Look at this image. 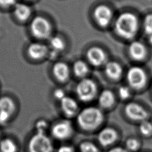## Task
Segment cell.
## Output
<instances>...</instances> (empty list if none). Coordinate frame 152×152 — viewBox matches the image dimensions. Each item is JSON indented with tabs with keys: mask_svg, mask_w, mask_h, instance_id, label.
Listing matches in <instances>:
<instances>
[{
	"mask_svg": "<svg viewBox=\"0 0 152 152\" xmlns=\"http://www.w3.org/2000/svg\"><path fill=\"white\" fill-rule=\"evenodd\" d=\"M103 111L99 107L87 106L80 110L75 117L77 126L83 131L91 132L98 129L104 121Z\"/></svg>",
	"mask_w": 152,
	"mask_h": 152,
	"instance_id": "obj_1",
	"label": "cell"
},
{
	"mask_svg": "<svg viewBox=\"0 0 152 152\" xmlns=\"http://www.w3.org/2000/svg\"><path fill=\"white\" fill-rule=\"evenodd\" d=\"M138 20L135 15L126 12L120 14L116 20L115 30L116 33L125 39H131L137 34Z\"/></svg>",
	"mask_w": 152,
	"mask_h": 152,
	"instance_id": "obj_2",
	"label": "cell"
},
{
	"mask_svg": "<svg viewBox=\"0 0 152 152\" xmlns=\"http://www.w3.org/2000/svg\"><path fill=\"white\" fill-rule=\"evenodd\" d=\"M27 148V152H53L54 146L46 133L36 132L30 137Z\"/></svg>",
	"mask_w": 152,
	"mask_h": 152,
	"instance_id": "obj_3",
	"label": "cell"
},
{
	"mask_svg": "<svg viewBox=\"0 0 152 152\" xmlns=\"http://www.w3.org/2000/svg\"><path fill=\"white\" fill-rule=\"evenodd\" d=\"M75 93L80 101L85 103L91 102L96 97L97 85L93 80L84 78L76 86Z\"/></svg>",
	"mask_w": 152,
	"mask_h": 152,
	"instance_id": "obj_4",
	"label": "cell"
},
{
	"mask_svg": "<svg viewBox=\"0 0 152 152\" xmlns=\"http://www.w3.org/2000/svg\"><path fill=\"white\" fill-rule=\"evenodd\" d=\"M124 113L126 118L138 124L144 121L149 120L150 118V114L147 109L141 104L132 102L125 104Z\"/></svg>",
	"mask_w": 152,
	"mask_h": 152,
	"instance_id": "obj_5",
	"label": "cell"
},
{
	"mask_svg": "<svg viewBox=\"0 0 152 152\" xmlns=\"http://www.w3.org/2000/svg\"><path fill=\"white\" fill-rule=\"evenodd\" d=\"M52 137L58 141L69 139L74 134V127L69 119H65L54 123L50 129Z\"/></svg>",
	"mask_w": 152,
	"mask_h": 152,
	"instance_id": "obj_6",
	"label": "cell"
},
{
	"mask_svg": "<svg viewBox=\"0 0 152 152\" xmlns=\"http://www.w3.org/2000/svg\"><path fill=\"white\" fill-rule=\"evenodd\" d=\"M30 27L33 35L39 39L49 37L52 31V26L49 21L42 16L35 17L31 20Z\"/></svg>",
	"mask_w": 152,
	"mask_h": 152,
	"instance_id": "obj_7",
	"label": "cell"
},
{
	"mask_svg": "<svg viewBox=\"0 0 152 152\" xmlns=\"http://www.w3.org/2000/svg\"><path fill=\"white\" fill-rule=\"evenodd\" d=\"M126 80L131 88L138 90L145 86L147 83V75L142 68L133 66L127 71Z\"/></svg>",
	"mask_w": 152,
	"mask_h": 152,
	"instance_id": "obj_8",
	"label": "cell"
},
{
	"mask_svg": "<svg viewBox=\"0 0 152 152\" xmlns=\"http://www.w3.org/2000/svg\"><path fill=\"white\" fill-rule=\"evenodd\" d=\"M16 105L14 101L9 96L0 97V125L7 124L14 116Z\"/></svg>",
	"mask_w": 152,
	"mask_h": 152,
	"instance_id": "obj_9",
	"label": "cell"
},
{
	"mask_svg": "<svg viewBox=\"0 0 152 152\" xmlns=\"http://www.w3.org/2000/svg\"><path fill=\"white\" fill-rule=\"evenodd\" d=\"M119 139L117 130L111 126L103 127L99 129L97 135L99 144L103 148L112 147Z\"/></svg>",
	"mask_w": 152,
	"mask_h": 152,
	"instance_id": "obj_10",
	"label": "cell"
},
{
	"mask_svg": "<svg viewBox=\"0 0 152 152\" xmlns=\"http://www.w3.org/2000/svg\"><path fill=\"white\" fill-rule=\"evenodd\" d=\"M59 104L62 113L67 119L75 118L80 110L77 102L68 96L61 100Z\"/></svg>",
	"mask_w": 152,
	"mask_h": 152,
	"instance_id": "obj_11",
	"label": "cell"
},
{
	"mask_svg": "<svg viewBox=\"0 0 152 152\" xmlns=\"http://www.w3.org/2000/svg\"><path fill=\"white\" fill-rule=\"evenodd\" d=\"M93 14L96 23L102 27L107 26L113 17L112 10L104 5H98L94 10Z\"/></svg>",
	"mask_w": 152,
	"mask_h": 152,
	"instance_id": "obj_12",
	"label": "cell"
},
{
	"mask_svg": "<svg viewBox=\"0 0 152 152\" xmlns=\"http://www.w3.org/2000/svg\"><path fill=\"white\" fill-rule=\"evenodd\" d=\"M86 55L89 62L94 66H100L106 62V53L100 47L90 48L88 49Z\"/></svg>",
	"mask_w": 152,
	"mask_h": 152,
	"instance_id": "obj_13",
	"label": "cell"
},
{
	"mask_svg": "<svg viewBox=\"0 0 152 152\" xmlns=\"http://www.w3.org/2000/svg\"><path fill=\"white\" fill-rule=\"evenodd\" d=\"M116 99L114 93L110 90H103L98 96L99 108L103 110L110 109L115 103Z\"/></svg>",
	"mask_w": 152,
	"mask_h": 152,
	"instance_id": "obj_14",
	"label": "cell"
},
{
	"mask_svg": "<svg viewBox=\"0 0 152 152\" xmlns=\"http://www.w3.org/2000/svg\"><path fill=\"white\" fill-rule=\"evenodd\" d=\"M128 52L131 58L136 61L143 59L147 53L146 48L144 44L140 41H133L128 48Z\"/></svg>",
	"mask_w": 152,
	"mask_h": 152,
	"instance_id": "obj_15",
	"label": "cell"
},
{
	"mask_svg": "<svg viewBox=\"0 0 152 152\" xmlns=\"http://www.w3.org/2000/svg\"><path fill=\"white\" fill-rule=\"evenodd\" d=\"M48 52V47L45 44L40 42L31 43L27 48L28 55L34 59H39L44 57Z\"/></svg>",
	"mask_w": 152,
	"mask_h": 152,
	"instance_id": "obj_16",
	"label": "cell"
},
{
	"mask_svg": "<svg viewBox=\"0 0 152 152\" xmlns=\"http://www.w3.org/2000/svg\"><path fill=\"white\" fill-rule=\"evenodd\" d=\"M52 71L54 77L61 82L65 81L69 77V67L64 62L59 61L55 63L53 66Z\"/></svg>",
	"mask_w": 152,
	"mask_h": 152,
	"instance_id": "obj_17",
	"label": "cell"
},
{
	"mask_svg": "<svg viewBox=\"0 0 152 152\" xmlns=\"http://www.w3.org/2000/svg\"><path fill=\"white\" fill-rule=\"evenodd\" d=\"M104 71L106 75L113 80L119 79L122 74V68L121 65L115 61L106 62L104 67Z\"/></svg>",
	"mask_w": 152,
	"mask_h": 152,
	"instance_id": "obj_18",
	"label": "cell"
},
{
	"mask_svg": "<svg viewBox=\"0 0 152 152\" xmlns=\"http://www.w3.org/2000/svg\"><path fill=\"white\" fill-rule=\"evenodd\" d=\"M14 14L16 18L21 21L26 20L31 14V9L27 4H16L14 6Z\"/></svg>",
	"mask_w": 152,
	"mask_h": 152,
	"instance_id": "obj_19",
	"label": "cell"
},
{
	"mask_svg": "<svg viewBox=\"0 0 152 152\" xmlns=\"http://www.w3.org/2000/svg\"><path fill=\"white\" fill-rule=\"evenodd\" d=\"M17 142L10 137L2 138L0 140V152H18Z\"/></svg>",
	"mask_w": 152,
	"mask_h": 152,
	"instance_id": "obj_20",
	"label": "cell"
},
{
	"mask_svg": "<svg viewBox=\"0 0 152 152\" xmlns=\"http://www.w3.org/2000/svg\"><path fill=\"white\" fill-rule=\"evenodd\" d=\"M73 71L77 77L83 78L88 72V66L84 61L78 60L73 65Z\"/></svg>",
	"mask_w": 152,
	"mask_h": 152,
	"instance_id": "obj_21",
	"label": "cell"
},
{
	"mask_svg": "<svg viewBox=\"0 0 152 152\" xmlns=\"http://www.w3.org/2000/svg\"><path fill=\"white\" fill-rule=\"evenodd\" d=\"M51 51L59 53L62 52L65 48V42L62 38L58 36H55L50 39L49 41Z\"/></svg>",
	"mask_w": 152,
	"mask_h": 152,
	"instance_id": "obj_22",
	"label": "cell"
},
{
	"mask_svg": "<svg viewBox=\"0 0 152 152\" xmlns=\"http://www.w3.org/2000/svg\"><path fill=\"white\" fill-rule=\"evenodd\" d=\"M124 147L129 152H137L141 147V141L137 137H129L125 140Z\"/></svg>",
	"mask_w": 152,
	"mask_h": 152,
	"instance_id": "obj_23",
	"label": "cell"
},
{
	"mask_svg": "<svg viewBox=\"0 0 152 152\" xmlns=\"http://www.w3.org/2000/svg\"><path fill=\"white\" fill-rule=\"evenodd\" d=\"M139 133L144 138L152 137V122L150 120L144 121L138 124Z\"/></svg>",
	"mask_w": 152,
	"mask_h": 152,
	"instance_id": "obj_24",
	"label": "cell"
},
{
	"mask_svg": "<svg viewBox=\"0 0 152 152\" xmlns=\"http://www.w3.org/2000/svg\"><path fill=\"white\" fill-rule=\"evenodd\" d=\"M79 152H100L99 147L90 141L81 142L78 147Z\"/></svg>",
	"mask_w": 152,
	"mask_h": 152,
	"instance_id": "obj_25",
	"label": "cell"
},
{
	"mask_svg": "<svg viewBox=\"0 0 152 152\" xmlns=\"http://www.w3.org/2000/svg\"><path fill=\"white\" fill-rule=\"evenodd\" d=\"M143 27L144 32L148 36L152 34V14H147L143 22Z\"/></svg>",
	"mask_w": 152,
	"mask_h": 152,
	"instance_id": "obj_26",
	"label": "cell"
},
{
	"mask_svg": "<svg viewBox=\"0 0 152 152\" xmlns=\"http://www.w3.org/2000/svg\"><path fill=\"white\" fill-rule=\"evenodd\" d=\"M118 96L122 100H126L129 99L131 96V91L129 87L122 86L118 89Z\"/></svg>",
	"mask_w": 152,
	"mask_h": 152,
	"instance_id": "obj_27",
	"label": "cell"
},
{
	"mask_svg": "<svg viewBox=\"0 0 152 152\" xmlns=\"http://www.w3.org/2000/svg\"><path fill=\"white\" fill-rule=\"evenodd\" d=\"M48 127V124L45 120H39L36 124V132L45 133V131Z\"/></svg>",
	"mask_w": 152,
	"mask_h": 152,
	"instance_id": "obj_28",
	"label": "cell"
},
{
	"mask_svg": "<svg viewBox=\"0 0 152 152\" xmlns=\"http://www.w3.org/2000/svg\"><path fill=\"white\" fill-rule=\"evenodd\" d=\"M54 97L59 102L62 100L64 97L66 96L65 91L62 88H56L53 91Z\"/></svg>",
	"mask_w": 152,
	"mask_h": 152,
	"instance_id": "obj_29",
	"label": "cell"
},
{
	"mask_svg": "<svg viewBox=\"0 0 152 152\" xmlns=\"http://www.w3.org/2000/svg\"><path fill=\"white\" fill-rule=\"evenodd\" d=\"M56 152H76V150L72 145H62L58 147Z\"/></svg>",
	"mask_w": 152,
	"mask_h": 152,
	"instance_id": "obj_30",
	"label": "cell"
},
{
	"mask_svg": "<svg viewBox=\"0 0 152 152\" xmlns=\"http://www.w3.org/2000/svg\"><path fill=\"white\" fill-rule=\"evenodd\" d=\"M107 152H129L124 147L114 146L110 148Z\"/></svg>",
	"mask_w": 152,
	"mask_h": 152,
	"instance_id": "obj_31",
	"label": "cell"
},
{
	"mask_svg": "<svg viewBox=\"0 0 152 152\" xmlns=\"http://www.w3.org/2000/svg\"><path fill=\"white\" fill-rule=\"evenodd\" d=\"M16 0H0V5L4 7H8L15 5Z\"/></svg>",
	"mask_w": 152,
	"mask_h": 152,
	"instance_id": "obj_32",
	"label": "cell"
},
{
	"mask_svg": "<svg viewBox=\"0 0 152 152\" xmlns=\"http://www.w3.org/2000/svg\"><path fill=\"white\" fill-rule=\"evenodd\" d=\"M148 41L149 43L152 45V34L148 36Z\"/></svg>",
	"mask_w": 152,
	"mask_h": 152,
	"instance_id": "obj_33",
	"label": "cell"
},
{
	"mask_svg": "<svg viewBox=\"0 0 152 152\" xmlns=\"http://www.w3.org/2000/svg\"><path fill=\"white\" fill-rule=\"evenodd\" d=\"M1 138H1V131H0V140H1Z\"/></svg>",
	"mask_w": 152,
	"mask_h": 152,
	"instance_id": "obj_34",
	"label": "cell"
}]
</instances>
